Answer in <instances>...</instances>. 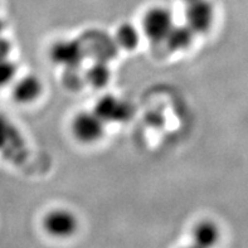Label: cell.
<instances>
[{
	"mask_svg": "<svg viewBox=\"0 0 248 248\" xmlns=\"http://www.w3.org/2000/svg\"><path fill=\"white\" fill-rule=\"evenodd\" d=\"M106 124L92 111H81L73 117L71 130L76 140L86 145L96 144L105 135Z\"/></svg>",
	"mask_w": 248,
	"mask_h": 248,
	"instance_id": "obj_2",
	"label": "cell"
},
{
	"mask_svg": "<svg viewBox=\"0 0 248 248\" xmlns=\"http://www.w3.org/2000/svg\"><path fill=\"white\" fill-rule=\"evenodd\" d=\"M16 64L9 58L0 60V88L12 85L16 77Z\"/></svg>",
	"mask_w": 248,
	"mask_h": 248,
	"instance_id": "obj_12",
	"label": "cell"
},
{
	"mask_svg": "<svg viewBox=\"0 0 248 248\" xmlns=\"http://www.w3.org/2000/svg\"><path fill=\"white\" fill-rule=\"evenodd\" d=\"M186 25L194 31L205 33L209 31L214 20V9L208 0H188L186 9Z\"/></svg>",
	"mask_w": 248,
	"mask_h": 248,
	"instance_id": "obj_6",
	"label": "cell"
},
{
	"mask_svg": "<svg viewBox=\"0 0 248 248\" xmlns=\"http://www.w3.org/2000/svg\"><path fill=\"white\" fill-rule=\"evenodd\" d=\"M12 85V97L19 105L33 104L43 93V82L35 75L23 76Z\"/></svg>",
	"mask_w": 248,
	"mask_h": 248,
	"instance_id": "obj_7",
	"label": "cell"
},
{
	"mask_svg": "<svg viewBox=\"0 0 248 248\" xmlns=\"http://www.w3.org/2000/svg\"><path fill=\"white\" fill-rule=\"evenodd\" d=\"M93 112L105 124H123L132 117L134 108L129 101L113 94H104L94 104Z\"/></svg>",
	"mask_w": 248,
	"mask_h": 248,
	"instance_id": "obj_3",
	"label": "cell"
},
{
	"mask_svg": "<svg viewBox=\"0 0 248 248\" xmlns=\"http://www.w3.org/2000/svg\"><path fill=\"white\" fill-rule=\"evenodd\" d=\"M115 43L125 50H134L140 43V33L131 23H123L115 31Z\"/></svg>",
	"mask_w": 248,
	"mask_h": 248,
	"instance_id": "obj_11",
	"label": "cell"
},
{
	"mask_svg": "<svg viewBox=\"0 0 248 248\" xmlns=\"http://www.w3.org/2000/svg\"><path fill=\"white\" fill-rule=\"evenodd\" d=\"M195 33L189 28L188 25H174L173 29L168 34L165 43L168 48L173 52L186 50L192 46Z\"/></svg>",
	"mask_w": 248,
	"mask_h": 248,
	"instance_id": "obj_9",
	"label": "cell"
},
{
	"mask_svg": "<svg viewBox=\"0 0 248 248\" xmlns=\"http://www.w3.org/2000/svg\"><path fill=\"white\" fill-rule=\"evenodd\" d=\"M219 228L213 220H201L193 227L192 238L193 245L201 248H213L219 241Z\"/></svg>",
	"mask_w": 248,
	"mask_h": 248,
	"instance_id": "obj_8",
	"label": "cell"
},
{
	"mask_svg": "<svg viewBox=\"0 0 248 248\" xmlns=\"http://www.w3.org/2000/svg\"><path fill=\"white\" fill-rule=\"evenodd\" d=\"M183 248H201V247H198V246H195V245H190V246H186V247H183Z\"/></svg>",
	"mask_w": 248,
	"mask_h": 248,
	"instance_id": "obj_14",
	"label": "cell"
},
{
	"mask_svg": "<svg viewBox=\"0 0 248 248\" xmlns=\"http://www.w3.org/2000/svg\"><path fill=\"white\" fill-rule=\"evenodd\" d=\"M78 218L66 208H56L43 217V230L54 238H68L78 230Z\"/></svg>",
	"mask_w": 248,
	"mask_h": 248,
	"instance_id": "obj_4",
	"label": "cell"
},
{
	"mask_svg": "<svg viewBox=\"0 0 248 248\" xmlns=\"http://www.w3.org/2000/svg\"><path fill=\"white\" fill-rule=\"evenodd\" d=\"M10 52H12V43L6 38L0 37V60L9 58Z\"/></svg>",
	"mask_w": 248,
	"mask_h": 248,
	"instance_id": "obj_13",
	"label": "cell"
},
{
	"mask_svg": "<svg viewBox=\"0 0 248 248\" xmlns=\"http://www.w3.org/2000/svg\"><path fill=\"white\" fill-rule=\"evenodd\" d=\"M145 37L153 43H161L174 27L173 14L164 6H154L145 13L141 22Z\"/></svg>",
	"mask_w": 248,
	"mask_h": 248,
	"instance_id": "obj_1",
	"label": "cell"
},
{
	"mask_svg": "<svg viewBox=\"0 0 248 248\" xmlns=\"http://www.w3.org/2000/svg\"><path fill=\"white\" fill-rule=\"evenodd\" d=\"M111 69L106 61L94 62L85 75V81L94 88H105L111 79Z\"/></svg>",
	"mask_w": 248,
	"mask_h": 248,
	"instance_id": "obj_10",
	"label": "cell"
},
{
	"mask_svg": "<svg viewBox=\"0 0 248 248\" xmlns=\"http://www.w3.org/2000/svg\"><path fill=\"white\" fill-rule=\"evenodd\" d=\"M50 61L66 69L77 68L85 57L83 43L77 39H60L49 48Z\"/></svg>",
	"mask_w": 248,
	"mask_h": 248,
	"instance_id": "obj_5",
	"label": "cell"
}]
</instances>
